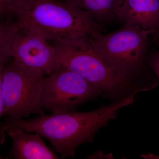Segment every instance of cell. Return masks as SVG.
Returning <instances> with one entry per match:
<instances>
[{
  "instance_id": "cell-1",
  "label": "cell",
  "mask_w": 159,
  "mask_h": 159,
  "mask_svg": "<svg viewBox=\"0 0 159 159\" xmlns=\"http://www.w3.org/2000/svg\"><path fill=\"white\" fill-rule=\"evenodd\" d=\"M135 96L90 111L43 113L28 120L6 116L5 122L1 123V132L4 133L7 127H16L29 133L39 134L50 141L61 159L74 157L77 147L93 142L97 132L116 119L122 108L132 104Z\"/></svg>"
},
{
  "instance_id": "cell-2",
  "label": "cell",
  "mask_w": 159,
  "mask_h": 159,
  "mask_svg": "<svg viewBox=\"0 0 159 159\" xmlns=\"http://www.w3.org/2000/svg\"><path fill=\"white\" fill-rule=\"evenodd\" d=\"M55 68L76 73L102 91V97L111 103L121 102L146 89L132 82L101 55L91 42L90 36L56 41Z\"/></svg>"
},
{
  "instance_id": "cell-3",
  "label": "cell",
  "mask_w": 159,
  "mask_h": 159,
  "mask_svg": "<svg viewBox=\"0 0 159 159\" xmlns=\"http://www.w3.org/2000/svg\"><path fill=\"white\" fill-rule=\"evenodd\" d=\"M151 30L139 26L124 25L107 34L99 32L90 36L98 52L122 75L132 82L150 91L158 84L157 78L147 63L152 40Z\"/></svg>"
},
{
  "instance_id": "cell-4",
  "label": "cell",
  "mask_w": 159,
  "mask_h": 159,
  "mask_svg": "<svg viewBox=\"0 0 159 159\" xmlns=\"http://www.w3.org/2000/svg\"><path fill=\"white\" fill-rule=\"evenodd\" d=\"M20 21L50 42L93 36L106 29L88 11L59 0H30L29 11Z\"/></svg>"
},
{
  "instance_id": "cell-5",
  "label": "cell",
  "mask_w": 159,
  "mask_h": 159,
  "mask_svg": "<svg viewBox=\"0 0 159 159\" xmlns=\"http://www.w3.org/2000/svg\"><path fill=\"white\" fill-rule=\"evenodd\" d=\"M46 76L11 58L0 71L1 118L44 113L41 97Z\"/></svg>"
},
{
  "instance_id": "cell-6",
  "label": "cell",
  "mask_w": 159,
  "mask_h": 159,
  "mask_svg": "<svg viewBox=\"0 0 159 159\" xmlns=\"http://www.w3.org/2000/svg\"><path fill=\"white\" fill-rule=\"evenodd\" d=\"M99 88L73 71L57 68L43 81L41 105L44 111L66 112L102 97Z\"/></svg>"
},
{
  "instance_id": "cell-7",
  "label": "cell",
  "mask_w": 159,
  "mask_h": 159,
  "mask_svg": "<svg viewBox=\"0 0 159 159\" xmlns=\"http://www.w3.org/2000/svg\"><path fill=\"white\" fill-rule=\"evenodd\" d=\"M49 42L22 25L12 46V58L29 68L48 75L55 70L57 56L55 47Z\"/></svg>"
},
{
  "instance_id": "cell-8",
  "label": "cell",
  "mask_w": 159,
  "mask_h": 159,
  "mask_svg": "<svg viewBox=\"0 0 159 159\" xmlns=\"http://www.w3.org/2000/svg\"><path fill=\"white\" fill-rule=\"evenodd\" d=\"M118 21L126 26L159 30V0H124L117 9Z\"/></svg>"
},
{
  "instance_id": "cell-9",
  "label": "cell",
  "mask_w": 159,
  "mask_h": 159,
  "mask_svg": "<svg viewBox=\"0 0 159 159\" xmlns=\"http://www.w3.org/2000/svg\"><path fill=\"white\" fill-rule=\"evenodd\" d=\"M6 131L12 141L8 157L11 159H57L56 154L47 146L37 133L29 134L16 127H8Z\"/></svg>"
},
{
  "instance_id": "cell-10",
  "label": "cell",
  "mask_w": 159,
  "mask_h": 159,
  "mask_svg": "<svg viewBox=\"0 0 159 159\" xmlns=\"http://www.w3.org/2000/svg\"><path fill=\"white\" fill-rule=\"evenodd\" d=\"M72 3L88 11L97 22L108 25L118 21L117 9L124 0H59Z\"/></svg>"
},
{
  "instance_id": "cell-11",
  "label": "cell",
  "mask_w": 159,
  "mask_h": 159,
  "mask_svg": "<svg viewBox=\"0 0 159 159\" xmlns=\"http://www.w3.org/2000/svg\"><path fill=\"white\" fill-rule=\"evenodd\" d=\"M0 23V71L12 58V46L17 32L22 28L19 20H1Z\"/></svg>"
},
{
  "instance_id": "cell-12",
  "label": "cell",
  "mask_w": 159,
  "mask_h": 159,
  "mask_svg": "<svg viewBox=\"0 0 159 159\" xmlns=\"http://www.w3.org/2000/svg\"><path fill=\"white\" fill-rule=\"evenodd\" d=\"M29 6L30 0H0L1 20H21L28 13Z\"/></svg>"
},
{
  "instance_id": "cell-13",
  "label": "cell",
  "mask_w": 159,
  "mask_h": 159,
  "mask_svg": "<svg viewBox=\"0 0 159 159\" xmlns=\"http://www.w3.org/2000/svg\"><path fill=\"white\" fill-rule=\"evenodd\" d=\"M147 63L151 70L157 78L159 82V51L156 49L148 52Z\"/></svg>"
},
{
  "instance_id": "cell-14",
  "label": "cell",
  "mask_w": 159,
  "mask_h": 159,
  "mask_svg": "<svg viewBox=\"0 0 159 159\" xmlns=\"http://www.w3.org/2000/svg\"><path fill=\"white\" fill-rule=\"evenodd\" d=\"M114 157L112 153L106 154L102 151H99L89 156L88 159H113Z\"/></svg>"
},
{
  "instance_id": "cell-15",
  "label": "cell",
  "mask_w": 159,
  "mask_h": 159,
  "mask_svg": "<svg viewBox=\"0 0 159 159\" xmlns=\"http://www.w3.org/2000/svg\"><path fill=\"white\" fill-rule=\"evenodd\" d=\"M153 39L152 40V43L157 47H159V30L153 34Z\"/></svg>"
},
{
  "instance_id": "cell-16",
  "label": "cell",
  "mask_w": 159,
  "mask_h": 159,
  "mask_svg": "<svg viewBox=\"0 0 159 159\" xmlns=\"http://www.w3.org/2000/svg\"><path fill=\"white\" fill-rule=\"evenodd\" d=\"M141 157L146 159H159V156L152 153L144 154L141 155Z\"/></svg>"
}]
</instances>
